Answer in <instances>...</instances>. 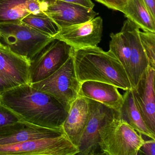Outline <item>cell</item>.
Masks as SVG:
<instances>
[{"mask_svg": "<svg viewBox=\"0 0 155 155\" xmlns=\"http://www.w3.org/2000/svg\"><path fill=\"white\" fill-rule=\"evenodd\" d=\"M123 13L127 19L143 31L155 32V20L143 0H127Z\"/></svg>", "mask_w": 155, "mask_h": 155, "instance_id": "d6986e66", "label": "cell"}, {"mask_svg": "<svg viewBox=\"0 0 155 155\" xmlns=\"http://www.w3.org/2000/svg\"><path fill=\"white\" fill-rule=\"evenodd\" d=\"M155 69L149 66L132 89L136 105L149 128L155 133Z\"/></svg>", "mask_w": 155, "mask_h": 155, "instance_id": "7c38bea8", "label": "cell"}, {"mask_svg": "<svg viewBox=\"0 0 155 155\" xmlns=\"http://www.w3.org/2000/svg\"><path fill=\"white\" fill-rule=\"evenodd\" d=\"M30 62L0 43V76L13 87L30 84Z\"/></svg>", "mask_w": 155, "mask_h": 155, "instance_id": "5bb4252c", "label": "cell"}, {"mask_svg": "<svg viewBox=\"0 0 155 155\" xmlns=\"http://www.w3.org/2000/svg\"><path fill=\"white\" fill-rule=\"evenodd\" d=\"M117 89L109 83L87 81L81 83L78 96L100 102L119 113L123 103V97Z\"/></svg>", "mask_w": 155, "mask_h": 155, "instance_id": "2e32d148", "label": "cell"}, {"mask_svg": "<svg viewBox=\"0 0 155 155\" xmlns=\"http://www.w3.org/2000/svg\"><path fill=\"white\" fill-rule=\"evenodd\" d=\"M12 88H13V87L11 84L0 76V97L4 92Z\"/></svg>", "mask_w": 155, "mask_h": 155, "instance_id": "83f0119b", "label": "cell"}, {"mask_svg": "<svg viewBox=\"0 0 155 155\" xmlns=\"http://www.w3.org/2000/svg\"><path fill=\"white\" fill-rule=\"evenodd\" d=\"M46 0H0V25L19 23L28 15L43 12Z\"/></svg>", "mask_w": 155, "mask_h": 155, "instance_id": "e0dca14e", "label": "cell"}, {"mask_svg": "<svg viewBox=\"0 0 155 155\" xmlns=\"http://www.w3.org/2000/svg\"><path fill=\"white\" fill-rule=\"evenodd\" d=\"M149 12L155 20V0H143Z\"/></svg>", "mask_w": 155, "mask_h": 155, "instance_id": "4316f807", "label": "cell"}, {"mask_svg": "<svg viewBox=\"0 0 155 155\" xmlns=\"http://www.w3.org/2000/svg\"><path fill=\"white\" fill-rule=\"evenodd\" d=\"M89 113L87 99L78 96L71 105L62 125L63 130L70 140L78 148L88 120Z\"/></svg>", "mask_w": 155, "mask_h": 155, "instance_id": "9a60e30c", "label": "cell"}, {"mask_svg": "<svg viewBox=\"0 0 155 155\" xmlns=\"http://www.w3.org/2000/svg\"><path fill=\"white\" fill-rule=\"evenodd\" d=\"M87 99L89 105V117L81 139L78 155H101L99 131L114 111L100 102Z\"/></svg>", "mask_w": 155, "mask_h": 155, "instance_id": "ba28073f", "label": "cell"}, {"mask_svg": "<svg viewBox=\"0 0 155 155\" xmlns=\"http://www.w3.org/2000/svg\"><path fill=\"white\" fill-rule=\"evenodd\" d=\"M79 151L66 134L0 146V155H76Z\"/></svg>", "mask_w": 155, "mask_h": 155, "instance_id": "8992f818", "label": "cell"}, {"mask_svg": "<svg viewBox=\"0 0 155 155\" xmlns=\"http://www.w3.org/2000/svg\"><path fill=\"white\" fill-rule=\"evenodd\" d=\"M73 58L80 83L93 81L111 84L125 91L132 90L126 71L110 50L105 51L97 46L74 50Z\"/></svg>", "mask_w": 155, "mask_h": 155, "instance_id": "7a4b0ae2", "label": "cell"}, {"mask_svg": "<svg viewBox=\"0 0 155 155\" xmlns=\"http://www.w3.org/2000/svg\"><path fill=\"white\" fill-rule=\"evenodd\" d=\"M139 154L155 155V140L150 139L149 140H144V142L140 148L138 155Z\"/></svg>", "mask_w": 155, "mask_h": 155, "instance_id": "d4e9b609", "label": "cell"}, {"mask_svg": "<svg viewBox=\"0 0 155 155\" xmlns=\"http://www.w3.org/2000/svg\"><path fill=\"white\" fill-rule=\"evenodd\" d=\"M139 33L149 65L155 68V32L140 30Z\"/></svg>", "mask_w": 155, "mask_h": 155, "instance_id": "7402d4cb", "label": "cell"}, {"mask_svg": "<svg viewBox=\"0 0 155 155\" xmlns=\"http://www.w3.org/2000/svg\"><path fill=\"white\" fill-rule=\"evenodd\" d=\"M103 20L97 17L83 22L65 28L53 38L66 42L74 50L96 47L101 42Z\"/></svg>", "mask_w": 155, "mask_h": 155, "instance_id": "9c48e42d", "label": "cell"}, {"mask_svg": "<svg viewBox=\"0 0 155 155\" xmlns=\"http://www.w3.org/2000/svg\"><path fill=\"white\" fill-rule=\"evenodd\" d=\"M0 101L23 120L44 127H62L68 115V110L58 101L30 84L8 90L1 96Z\"/></svg>", "mask_w": 155, "mask_h": 155, "instance_id": "6da1fadb", "label": "cell"}, {"mask_svg": "<svg viewBox=\"0 0 155 155\" xmlns=\"http://www.w3.org/2000/svg\"><path fill=\"white\" fill-rule=\"evenodd\" d=\"M30 85L58 101L67 110L79 95L81 83L75 73L73 53L66 62L47 78Z\"/></svg>", "mask_w": 155, "mask_h": 155, "instance_id": "5b68a950", "label": "cell"}, {"mask_svg": "<svg viewBox=\"0 0 155 155\" xmlns=\"http://www.w3.org/2000/svg\"><path fill=\"white\" fill-rule=\"evenodd\" d=\"M110 37L109 50L120 61L130 82V48L127 37L121 31L116 34L111 33Z\"/></svg>", "mask_w": 155, "mask_h": 155, "instance_id": "ffe728a7", "label": "cell"}, {"mask_svg": "<svg viewBox=\"0 0 155 155\" xmlns=\"http://www.w3.org/2000/svg\"><path fill=\"white\" fill-rule=\"evenodd\" d=\"M65 2L81 5L86 8L93 9L95 5L91 0H60Z\"/></svg>", "mask_w": 155, "mask_h": 155, "instance_id": "484cf974", "label": "cell"}, {"mask_svg": "<svg viewBox=\"0 0 155 155\" xmlns=\"http://www.w3.org/2000/svg\"><path fill=\"white\" fill-rule=\"evenodd\" d=\"M73 50L66 42L54 39L30 62V84L41 81L57 71L72 55Z\"/></svg>", "mask_w": 155, "mask_h": 155, "instance_id": "52a82bcc", "label": "cell"}, {"mask_svg": "<svg viewBox=\"0 0 155 155\" xmlns=\"http://www.w3.org/2000/svg\"><path fill=\"white\" fill-rule=\"evenodd\" d=\"M107 8L123 13L127 0H96Z\"/></svg>", "mask_w": 155, "mask_h": 155, "instance_id": "cb8c5ba5", "label": "cell"}, {"mask_svg": "<svg viewBox=\"0 0 155 155\" xmlns=\"http://www.w3.org/2000/svg\"><path fill=\"white\" fill-rule=\"evenodd\" d=\"M65 134L62 127L49 128L22 120L0 127V146L12 145L30 140L60 137Z\"/></svg>", "mask_w": 155, "mask_h": 155, "instance_id": "30bf717a", "label": "cell"}, {"mask_svg": "<svg viewBox=\"0 0 155 155\" xmlns=\"http://www.w3.org/2000/svg\"><path fill=\"white\" fill-rule=\"evenodd\" d=\"M22 120L21 116L0 101V127Z\"/></svg>", "mask_w": 155, "mask_h": 155, "instance_id": "603a6c76", "label": "cell"}, {"mask_svg": "<svg viewBox=\"0 0 155 155\" xmlns=\"http://www.w3.org/2000/svg\"><path fill=\"white\" fill-rule=\"evenodd\" d=\"M101 155H137L144 141L126 120L114 111L100 129Z\"/></svg>", "mask_w": 155, "mask_h": 155, "instance_id": "3957f363", "label": "cell"}, {"mask_svg": "<svg viewBox=\"0 0 155 155\" xmlns=\"http://www.w3.org/2000/svg\"><path fill=\"white\" fill-rule=\"evenodd\" d=\"M123 97V103L117 113L120 117L139 134L155 140V133L149 128L136 105L132 90L126 91Z\"/></svg>", "mask_w": 155, "mask_h": 155, "instance_id": "ac0fdd59", "label": "cell"}, {"mask_svg": "<svg viewBox=\"0 0 155 155\" xmlns=\"http://www.w3.org/2000/svg\"><path fill=\"white\" fill-rule=\"evenodd\" d=\"M140 29L135 23L127 19L123 23L120 30L127 37L130 48V64L132 89L137 87L149 66L148 59L140 42Z\"/></svg>", "mask_w": 155, "mask_h": 155, "instance_id": "4fadbf2b", "label": "cell"}, {"mask_svg": "<svg viewBox=\"0 0 155 155\" xmlns=\"http://www.w3.org/2000/svg\"><path fill=\"white\" fill-rule=\"evenodd\" d=\"M43 12L61 28L86 22L98 15L93 9L60 0H46Z\"/></svg>", "mask_w": 155, "mask_h": 155, "instance_id": "8fae6325", "label": "cell"}, {"mask_svg": "<svg viewBox=\"0 0 155 155\" xmlns=\"http://www.w3.org/2000/svg\"><path fill=\"white\" fill-rule=\"evenodd\" d=\"M1 33H0V43H1Z\"/></svg>", "mask_w": 155, "mask_h": 155, "instance_id": "f1b7e54d", "label": "cell"}, {"mask_svg": "<svg viewBox=\"0 0 155 155\" xmlns=\"http://www.w3.org/2000/svg\"><path fill=\"white\" fill-rule=\"evenodd\" d=\"M0 33L2 44L30 62L54 39L22 22L1 24Z\"/></svg>", "mask_w": 155, "mask_h": 155, "instance_id": "277c9868", "label": "cell"}, {"mask_svg": "<svg viewBox=\"0 0 155 155\" xmlns=\"http://www.w3.org/2000/svg\"><path fill=\"white\" fill-rule=\"evenodd\" d=\"M21 22L52 38L60 31L61 29L51 18L43 12L30 14L24 18Z\"/></svg>", "mask_w": 155, "mask_h": 155, "instance_id": "44dd1931", "label": "cell"}]
</instances>
